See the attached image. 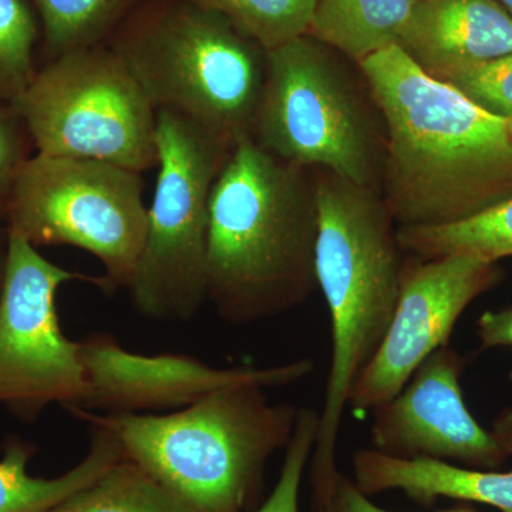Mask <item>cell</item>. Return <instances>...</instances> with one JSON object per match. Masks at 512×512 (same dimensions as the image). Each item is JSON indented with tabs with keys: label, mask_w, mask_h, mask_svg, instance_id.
<instances>
[{
	"label": "cell",
	"mask_w": 512,
	"mask_h": 512,
	"mask_svg": "<svg viewBox=\"0 0 512 512\" xmlns=\"http://www.w3.org/2000/svg\"><path fill=\"white\" fill-rule=\"evenodd\" d=\"M497 2L512 16V0H497Z\"/></svg>",
	"instance_id": "30"
},
{
	"label": "cell",
	"mask_w": 512,
	"mask_h": 512,
	"mask_svg": "<svg viewBox=\"0 0 512 512\" xmlns=\"http://www.w3.org/2000/svg\"><path fill=\"white\" fill-rule=\"evenodd\" d=\"M92 439L86 457L72 470L55 478L29 476L35 444L10 437L0 458V512H46L84 485L92 483L123 456L116 437L90 426Z\"/></svg>",
	"instance_id": "16"
},
{
	"label": "cell",
	"mask_w": 512,
	"mask_h": 512,
	"mask_svg": "<svg viewBox=\"0 0 512 512\" xmlns=\"http://www.w3.org/2000/svg\"><path fill=\"white\" fill-rule=\"evenodd\" d=\"M318 423L319 413L316 410H299L295 430L285 448L278 481L269 497L254 512H301L299 495L315 446Z\"/></svg>",
	"instance_id": "23"
},
{
	"label": "cell",
	"mask_w": 512,
	"mask_h": 512,
	"mask_svg": "<svg viewBox=\"0 0 512 512\" xmlns=\"http://www.w3.org/2000/svg\"><path fill=\"white\" fill-rule=\"evenodd\" d=\"M218 13L265 50L306 35L318 0H188Z\"/></svg>",
	"instance_id": "20"
},
{
	"label": "cell",
	"mask_w": 512,
	"mask_h": 512,
	"mask_svg": "<svg viewBox=\"0 0 512 512\" xmlns=\"http://www.w3.org/2000/svg\"><path fill=\"white\" fill-rule=\"evenodd\" d=\"M481 348H512V308L487 311L477 320Z\"/></svg>",
	"instance_id": "27"
},
{
	"label": "cell",
	"mask_w": 512,
	"mask_h": 512,
	"mask_svg": "<svg viewBox=\"0 0 512 512\" xmlns=\"http://www.w3.org/2000/svg\"><path fill=\"white\" fill-rule=\"evenodd\" d=\"M46 512H198L134 461L121 457Z\"/></svg>",
	"instance_id": "18"
},
{
	"label": "cell",
	"mask_w": 512,
	"mask_h": 512,
	"mask_svg": "<svg viewBox=\"0 0 512 512\" xmlns=\"http://www.w3.org/2000/svg\"><path fill=\"white\" fill-rule=\"evenodd\" d=\"M33 154L35 147L18 110L0 103V222H5L16 180Z\"/></svg>",
	"instance_id": "26"
},
{
	"label": "cell",
	"mask_w": 512,
	"mask_h": 512,
	"mask_svg": "<svg viewBox=\"0 0 512 512\" xmlns=\"http://www.w3.org/2000/svg\"><path fill=\"white\" fill-rule=\"evenodd\" d=\"M140 173L84 158L33 154L6 212V229L35 248L70 245L104 266L101 291L130 288L146 241Z\"/></svg>",
	"instance_id": "9"
},
{
	"label": "cell",
	"mask_w": 512,
	"mask_h": 512,
	"mask_svg": "<svg viewBox=\"0 0 512 512\" xmlns=\"http://www.w3.org/2000/svg\"><path fill=\"white\" fill-rule=\"evenodd\" d=\"M399 46L421 70L447 82L512 53V16L497 0H417Z\"/></svg>",
	"instance_id": "14"
},
{
	"label": "cell",
	"mask_w": 512,
	"mask_h": 512,
	"mask_svg": "<svg viewBox=\"0 0 512 512\" xmlns=\"http://www.w3.org/2000/svg\"><path fill=\"white\" fill-rule=\"evenodd\" d=\"M79 345L86 392L72 409L106 414L175 412L228 387H285L305 379L315 367L305 357L284 365L221 369L187 355L130 352L107 333H94Z\"/></svg>",
	"instance_id": "12"
},
{
	"label": "cell",
	"mask_w": 512,
	"mask_h": 512,
	"mask_svg": "<svg viewBox=\"0 0 512 512\" xmlns=\"http://www.w3.org/2000/svg\"><path fill=\"white\" fill-rule=\"evenodd\" d=\"M303 35L266 50L252 138L296 167L380 191L386 130L365 77Z\"/></svg>",
	"instance_id": "5"
},
{
	"label": "cell",
	"mask_w": 512,
	"mask_h": 512,
	"mask_svg": "<svg viewBox=\"0 0 512 512\" xmlns=\"http://www.w3.org/2000/svg\"><path fill=\"white\" fill-rule=\"evenodd\" d=\"M9 235L5 222H0V296H2L3 282H5L6 261H8Z\"/></svg>",
	"instance_id": "29"
},
{
	"label": "cell",
	"mask_w": 512,
	"mask_h": 512,
	"mask_svg": "<svg viewBox=\"0 0 512 512\" xmlns=\"http://www.w3.org/2000/svg\"><path fill=\"white\" fill-rule=\"evenodd\" d=\"M466 360L441 348L427 357L396 396L372 412L375 450L399 458H430L497 470L508 454L474 419L461 390Z\"/></svg>",
	"instance_id": "13"
},
{
	"label": "cell",
	"mask_w": 512,
	"mask_h": 512,
	"mask_svg": "<svg viewBox=\"0 0 512 512\" xmlns=\"http://www.w3.org/2000/svg\"><path fill=\"white\" fill-rule=\"evenodd\" d=\"M495 440L498 441L508 457L512 456V409L505 410L494 421L493 430H491Z\"/></svg>",
	"instance_id": "28"
},
{
	"label": "cell",
	"mask_w": 512,
	"mask_h": 512,
	"mask_svg": "<svg viewBox=\"0 0 512 512\" xmlns=\"http://www.w3.org/2000/svg\"><path fill=\"white\" fill-rule=\"evenodd\" d=\"M36 40L29 3L0 0V103H15L35 77Z\"/></svg>",
	"instance_id": "22"
},
{
	"label": "cell",
	"mask_w": 512,
	"mask_h": 512,
	"mask_svg": "<svg viewBox=\"0 0 512 512\" xmlns=\"http://www.w3.org/2000/svg\"><path fill=\"white\" fill-rule=\"evenodd\" d=\"M500 276L497 262L477 254L412 256L404 262L392 322L353 387L348 407L372 413L392 400L427 357L446 348L461 315Z\"/></svg>",
	"instance_id": "11"
},
{
	"label": "cell",
	"mask_w": 512,
	"mask_h": 512,
	"mask_svg": "<svg viewBox=\"0 0 512 512\" xmlns=\"http://www.w3.org/2000/svg\"><path fill=\"white\" fill-rule=\"evenodd\" d=\"M403 252L419 259L477 254L500 261L512 256V197L468 220L439 227H399Z\"/></svg>",
	"instance_id": "19"
},
{
	"label": "cell",
	"mask_w": 512,
	"mask_h": 512,
	"mask_svg": "<svg viewBox=\"0 0 512 512\" xmlns=\"http://www.w3.org/2000/svg\"><path fill=\"white\" fill-rule=\"evenodd\" d=\"M127 0H33L50 59L96 46Z\"/></svg>",
	"instance_id": "21"
},
{
	"label": "cell",
	"mask_w": 512,
	"mask_h": 512,
	"mask_svg": "<svg viewBox=\"0 0 512 512\" xmlns=\"http://www.w3.org/2000/svg\"><path fill=\"white\" fill-rule=\"evenodd\" d=\"M446 83L487 113L512 119V53L468 67Z\"/></svg>",
	"instance_id": "24"
},
{
	"label": "cell",
	"mask_w": 512,
	"mask_h": 512,
	"mask_svg": "<svg viewBox=\"0 0 512 512\" xmlns=\"http://www.w3.org/2000/svg\"><path fill=\"white\" fill-rule=\"evenodd\" d=\"M265 387H228L168 414L69 410L106 429L123 456L198 512H254L269 460L291 440L298 407L271 403Z\"/></svg>",
	"instance_id": "3"
},
{
	"label": "cell",
	"mask_w": 512,
	"mask_h": 512,
	"mask_svg": "<svg viewBox=\"0 0 512 512\" xmlns=\"http://www.w3.org/2000/svg\"><path fill=\"white\" fill-rule=\"evenodd\" d=\"M508 131H510V136L512 140V119L508 120Z\"/></svg>",
	"instance_id": "31"
},
{
	"label": "cell",
	"mask_w": 512,
	"mask_h": 512,
	"mask_svg": "<svg viewBox=\"0 0 512 512\" xmlns=\"http://www.w3.org/2000/svg\"><path fill=\"white\" fill-rule=\"evenodd\" d=\"M111 49L157 111L231 147L252 136L266 50L218 13L178 0L151 10Z\"/></svg>",
	"instance_id": "6"
},
{
	"label": "cell",
	"mask_w": 512,
	"mask_h": 512,
	"mask_svg": "<svg viewBox=\"0 0 512 512\" xmlns=\"http://www.w3.org/2000/svg\"><path fill=\"white\" fill-rule=\"evenodd\" d=\"M386 130L382 197L399 227L468 220L512 197L508 121L394 45L357 64Z\"/></svg>",
	"instance_id": "1"
},
{
	"label": "cell",
	"mask_w": 512,
	"mask_h": 512,
	"mask_svg": "<svg viewBox=\"0 0 512 512\" xmlns=\"http://www.w3.org/2000/svg\"><path fill=\"white\" fill-rule=\"evenodd\" d=\"M353 481L366 495L402 491L430 508L439 498L512 512V471L478 470L430 458H399L363 448L352 457Z\"/></svg>",
	"instance_id": "15"
},
{
	"label": "cell",
	"mask_w": 512,
	"mask_h": 512,
	"mask_svg": "<svg viewBox=\"0 0 512 512\" xmlns=\"http://www.w3.org/2000/svg\"><path fill=\"white\" fill-rule=\"evenodd\" d=\"M311 483V508L309 512H393L384 510L369 500V495L357 487L353 478L339 470L338 464L330 467H309ZM437 512H480L468 505Z\"/></svg>",
	"instance_id": "25"
},
{
	"label": "cell",
	"mask_w": 512,
	"mask_h": 512,
	"mask_svg": "<svg viewBox=\"0 0 512 512\" xmlns=\"http://www.w3.org/2000/svg\"><path fill=\"white\" fill-rule=\"evenodd\" d=\"M158 177L128 293L148 320L191 322L208 302L210 198L231 151L192 121L157 111Z\"/></svg>",
	"instance_id": "7"
},
{
	"label": "cell",
	"mask_w": 512,
	"mask_h": 512,
	"mask_svg": "<svg viewBox=\"0 0 512 512\" xmlns=\"http://www.w3.org/2000/svg\"><path fill=\"white\" fill-rule=\"evenodd\" d=\"M0 296V406L35 421L47 407H76L86 392L79 340L64 335L57 292L72 281L101 288V278L64 269L9 232Z\"/></svg>",
	"instance_id": "10"
},
{
	"label": "cell",
	"mask_w": 512,
	"mask_h": 512,
	"mask_svg": "<svg viewBox=\"0 0 512 512\" xmlns=\"http://www.w3.org/2000/svg\"><path fill=\"white\" fill-rule=\"evenodd\" d=\"M13 106L36 154L140 174L157 168V110L113 49L83 47L50 59Z\"/></svg>",
	"instance_id": "8"
},
{
	"label": "cell",
	"mask_w": 512,
	"mask_h": 512,
	"mask_svg": "<svg viewBox=\"0 0 512 512\" xmlns=\"http://www.w3.org/2000/svg\"><path fill=\"white\" fill-rule=\"evenodd\" d=\"M316 281L330 319V366L309 464H336L349 396L382 345L399 301L402 248L382 192L315 170Z\"/></svg>",
	"instance_id": "4"
},
{
	"label": "cell",
	"mask_w": 512,
	"mask_h": 512,
	"mask_svg": "<svg viewBox=\"0 0 512 512\" xmlns=\"http://www.w3.org/2000/svg\"><path fill=\"white\" fill-rule=\"evenodd\" d=\"M316 241L315 175L241 138L211 191L207 286L215 312L252 325L308 302L318 289Z\"/></svg>",
	"instance_id": "2"
},
{
	"label": "cell",
	"mask_w": 512,
	"mask_h": 512,
	"mask_svg": "<svg viewBox=\"0 0 512 512\" xmlns=\"http://www.w3.org/2000/svg\"><path fill=\"white\" fill-rule=\"evenodd\" d=\"M417 0H318L308 33L356 64L399 45Z\"/></svg>",
	"instance_id": "17"
}]
</instances>
